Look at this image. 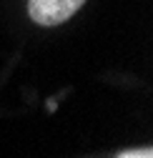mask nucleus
Returning <instances> with one entry per match:
<instances>
[{
    "mask_svg": "<svg viewBox=\"0 0 153 158\" xmlns=\"http://www.w3.org/2000/svg\"><path fill=\"white\" fill-rule=\"evenodd\" d=\"M85 0H28V13L38 25H60Z\"/></svg>",
    "mask_w": 153,
    "mask_h": 158,
    "instance_id": "obj_1",
    "label": "nucleus"
}]
</instances>
